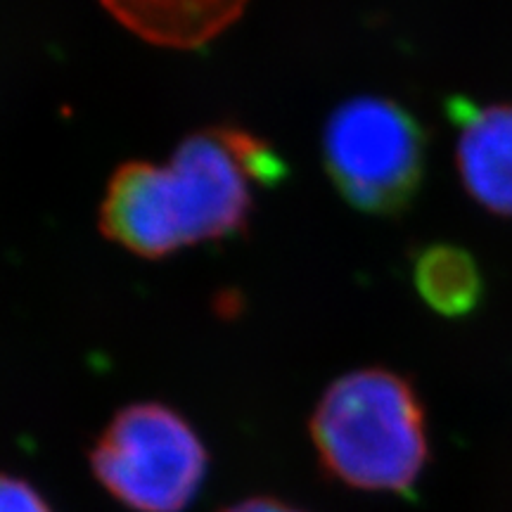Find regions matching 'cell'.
<instances>
[{
	"mask_svg": "<svg viewBox=\"0 0 512 512\" xmlns=\"http://www.w3.org/2000/svg\"><path fill=\"white\" fill-rule=\"evenodd\" d=\"M0 512H50V508L27 482L0 475Z\"/></svg>",
	"mask_w": 512,
	"mask_h": 512,
	"instance_id": "ba28073f",
	"label": "cell"
},
{
	"mask_svg": "<svg viewBox=\"0 0 512 512\" xmlns=\"http://www.w3.org/2000/svg\"><path fill=\"white\" fill-rule=\"evenodd\" d=\"M427 138L420 121L389 98L361 95L325 124L323 162L351 207L375 216L408 209L425 178Z\"/></svg>",
	"mask_w": 512,
	"mask_h": 512,
	"instance_id": "3957f363",
	"label": "cell"
},
{
	"mask_svg": "<svg viewBox=\"0 0 512 512\" xmlns=\"http://www.w3.org/2000/svg\"><path fill=\"white\" fill-rule=\"evenodd\" d=\"M413 283L422 302L448 318L472 313L484 294V278L475 256L456 245L420 249L413 261Z\"/></svg>",
	"mask_w": 512,
	"mask_h": 512,
	"instance_id": "52a82bcc",
	"label": "cell"
},
{
	"mask_svg": "<svg viewBox=\"0 0 512 512\" xmlns=\"http://www.w3.org/2000/svg\"><path fill=\"white\" fill-rule=\"evenodd\" d=\"M91 463L98 482L138 512L185 510L207 475L200 437L162 403H133L114 415Z\"/></svg>",
	"mask_w": 512,
	"mask_h": 512,
	"instance_id": "277c9868",
	"label": "cell"
},
{
	"mask_svg": "<svg viewBox=\"0 0 512 512\" xmlns=\"http://www.w3.org/2000/svg\"><path fill=\"white\" fill-rule=\"evenodd\" d=\"M221 512H302V510H294L290 505L273 501V498H249V501H242L233 508H226Z\"/></svg>",
	"mask_w": 512,
	"mask_h": 512,
	"instance_id": "9c48e42d",
	"label": "cell"
},
{
	"mask_svg": "<svg viewBox=\"0 0 512 512\" xmlns=\"http://www.w3.org/2000/svg\"><path fill=\"white\" fill-rule=\"evenodd\" d=\"M311 437L325 470L354 489L408 491L427 463L418 394L384 368L332 382L313 411Z\"/></svg>",
	"mask_w": 512,
	"mask_h": 512,
	"instance_id": "7a4b0ae2",
	"label": "cell"
},
{
	"mask_svg": "<svg viewBox=\"0 0 512 512\" xmlns=\"http://www.w3.org/2000/svg\"><path fill=\"white\" fill-rule=\"evenodd\" d=\"M138 36L169 48H197L240 15L245 0H105Z\"/></svg>",
	"mask_w": 512,
	"mask_h": 512,
	"instance_id": "8992f818",
	"label": "cell"
},
{
	"mask_svg": "<svg viewBox=\"0 0 512 512\" xmlns=\"http://www.w3.org/2000/svg\"><path fill=\"white\" fill-rule=\"evenodd\" d=\"M285 164L266 140L235 126L190 133L169 164L128 162L107 185L100 228L145 259L245 233L254 185H273Z\"/></svg>",
	"mask_w": 512,
	"mask_h": 512,
	"instance_id": "6da1fadb",
	"label": "cell"
},
{
	"mask_svg": "<svg viewBox=\"0 0 512 512\" xmlns=\"http://www.w3.org/2000/svg\"><path fill=\"white\" fill-rule=\"evenodd\" d=\"M448 117L458 126L456 162L465 190L479 207L512 219V102L453 98Z\"/></svg>",
	"mask_w": 512,
	"mask_h": 512,
	"instance_id": "5b68a950",
	"label": "cell"
}]
</instances>
